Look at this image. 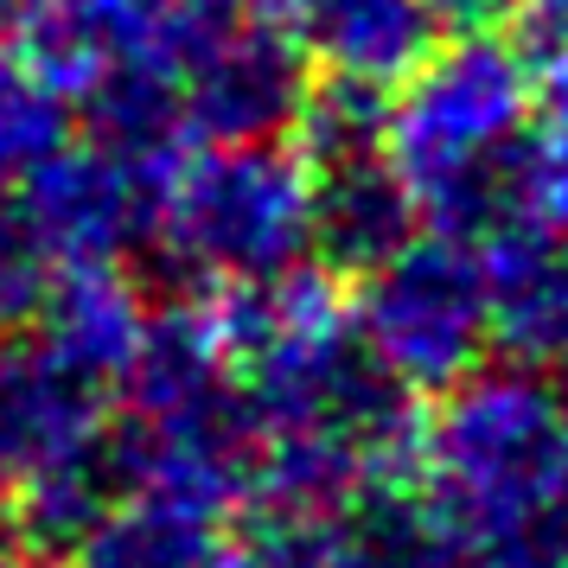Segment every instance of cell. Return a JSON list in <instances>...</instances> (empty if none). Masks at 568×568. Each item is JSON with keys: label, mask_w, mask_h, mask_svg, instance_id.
Instances as JSON below:
<instances>
[{"label": "cell", "mask_w": 568, "mask_h": 568, "mask_svg": "<svg viewBox=\"0 0 568 568\" xmlns=\"http://www.w3.org/2000/svg\"><path fill=\"white\" fill-rule=\"evenodd\" d=\"M409 428L415 511L473 549H505L568 517V403L537 364L466 371Z\"/></svg>", "instance_id": "cell-2"}, {"label": "cell", "mask_w": 568, "mask_h": 568, "mask_svg": "<svg viewBox=\"0 0 568 568\" xmlns=\"http://www.w3.org/2000/svg\"><path fill=\"white\" fill-rule=\"evenodd\" d=\"M27 326L45 352H58L83 377L115 389L141 352L148 326H154V307L122 275V262H64V268H52Z\"/></svg>", "instance_id": "cell-11"}, {"label": "cell", "mask_w": 568, "mask_h": 568, "mask_svg": "<svg viewBox=\"0 0 568 568\" xmlns=\"http://www.w3.org/2000/svg\"><path fill=\"white\" fill-rule=\"evenodd\" d=\"M71 141V103L45 58L0 32V185H20L39 160Z\"/></svg>", "instance_id": "cell-12"}, {"label": "cell", "mask_w": 568, "mask_h": 568, "mask_svg": "<svg viewBox=\"0 0 568 568\" xmlns=\"http://www.w3.org/2000/svg\"><path fill=\"white\" fill-rule=\"evenodd\" d=\"M166 160L173 154L134 148L115 134L64 141L13 192H20V211L32 217V231L58 268L64 262H122L154 236Z\"/></svg>", "instance_id": "cell-7"}, {"label": "cell", "mask_w": 568, "mask_h": 568, "mask_svg": "<svg viewBox=\"0 0 568 568\" xmlns=\"http://www.w3.org/2000/svg\"><path fill=\"white\" fill-rule=\"evenodd\" d=\"M231 511L180 491L115 486L78 530V568H231Z\"/></svg>", "instance_id": "cell-10"}, {"label": "cell", "mask_w": 568, "mask_h": 568, "mask_svg": "<svg viewBox=\"0 0 568 568\" xmlns=\"http://www.w3.org/2000/svg\"><path fill=\"white\" fill-rule=\"evenodd\" d=\"M231 7L236 0H52L32 20V52L97 134L180 154L185 97Z\"/></svg>", "instance_id": "cell-4"}, {"label": "cell", "mask_w": 568, "mask_h": 568, "mask_svg": "<svg viewBox=\"0 0 568 568\" xmlns=\"http://www.w3.org/2000/svg\"><path fill=\"white\" fill-rule=\"evenodd\" d=\"M52 0H0V32H13V27H32L39 13H45Z\"/></svg>", "instance_id": "cell-17"}, {"label": "cell", "mask_w": 568, "mask_h": 568, "mask_svg": "<svg viewBox=\"0 0 568 568\" xmlns=\"http://www.w3.org/2000/svg\"><path fill=\"white\" fill-rule=\"evenodd\" d=\"M358 294L345 301L352 333L403 396H435L486 358V268L473 236L428 224L358 262Z\"/></svg>", "instance_id": "cell-6"}, {"label": "cell", "mask_w": 568, "mask_h": 568, "mask_svg": "<svg viewBox=\"0 0 568 568\" xmlns=\"http://www.w3.org/2000/svg\"><path fill=\"white\" fill-rule=\"evenodd\" d=\"M562 371H568V364H562ZM562 403H568V384H562Z\"/></svg>", "instance_id": "cell-19"}, {"label": "cell", "mask_w": 568, "mask_h": 568, "mask_svg": "<svg viewBox=\"0 0 568 568\" xmlns=\"http://www.w3.org/2000/svg\"><path fill=\"white\" fill-rule=\"evenodd\" d=\"M338 568H498V556L473 549L454 530H440L428 511L371 505V517L364 511L345 517V530H338Z\"/></svg>", "instance_id": "cell-13"}, {"label": "cell", "mask_w": 568, "mask_h": 568, "mask_svg": "<svg viewBox=\"0 0 568 568\" xmlns=\"http://www.w3.org/2000/svg\"><path fill=\"white\" fill-rule=\"evenodd\" d=\"M524 211L568 224V39L530 64V134H524Z\"/></svg>", "instance_id": "cell-14"}, {"label": "cell", "mask_w": 568, "mask_h": 568, "mask_svg": "<svg viewBox=\"0 0 568 568\" xmlns=\"http://www.w3.org/2000/svg\"><path fill=\"white\" fill-rule=\"evenodd\" d=\"M52 268L58 262L45 256L32 217L20 211V192L0 185V333H13V326L32 320L39 294H45V282H52Z\"/></svg>", "instance_id": "cell-15"}, {"label": "cell", "mask_w": 568, "mask_h": 568, "mask_svg": "<svg viewBox=\"0 0 568 568\" xmlns=\"http://www.w3.org/2000/svg\"><path fill=\"white\" fill-rule=\"evenodd\" d=\"M530 52L498 32L440 39L384 97L377 154L415 217L435 231H491L524 211Z\"/></svg>", "instance_id": "cell-1"}, {"label": "cell", "mask_w": 568, "mask_h": 568, "mask_svg": "<svg viewBox=\"0 0 568 568\" xmlns=\"http://www.w3.org/2000/svg\"><path fill=\"white\" fill-rule=\"evenodd\" d=\"M115 389L39 338L0 345V498L27 537H78L115 491Z\"/></svg>", "instance_id": "cell-5"}, {"label": "cell", "mask_w": 568, "mask_h": 568, "mask_svg": "<svg viewBox=\"0 0 568 568\" xmlns=\"http://www.w3.org/2000/svg\"><path fill=\"white\" fill-rule=\"evenodd\" d=\"M486 326L517 364H568V224L517 211L486 231Z\"/></svg>", "instance_id": "cell-9"}, {"label": "cell", "mask_w": 568, "mask_h": 568, "mask_svg": "<svg viewBox=\"0 0 568 568\" xmlns=\"http://www.w3.org/2000/svg\"><path fill=\"white\" fill-rule=\"evenodd\" d=\"M440 0H282L307 83L389 97L440 45Z\"/></svg>", "instance_id": "cell-8"}, {"label": "cell", "mask_w": 568, "mask_h": 568, "mask_svg": "<svg viewBox=\"0 0 568 568\" xmlns=\"http://www.w3.org/2000/svg\"><path fill=\"white\" fill-rule=\"evenodd\" d=\"M440 13H447V20H473V27H486V20L517 13V0H440Z\"/></svg>", "instance_id": "cell-16"}, {"label": "cell", "mask_w": 568, "mask_h": 568, "mask_svg": "<svg viewBox=\"0 0 568 568\" xmlns=\"http://www.w3.org/2000/svg\"><path fill=\"white\" fill-rule=\"evenodd\" d=\"M199 294L282 282L320 256V166L307 148L205 141L166 160L154 236Z\"/></svg>", "instance_id": "cell-3"}, {"label": "cell", "mask_w": 568, "mask_h": 568, "mask_svg": "<svg viewBox=\"0 0 568 568\" xmlns=\"http://www.w3.org/2000/svg\"><path fill=\"white\" fill-rule=\"evenodd\" d=\"M0 568H64L52 556H32V549H0Z\"/></svg>", "instance_id": "cell-18"}]
</instances>
